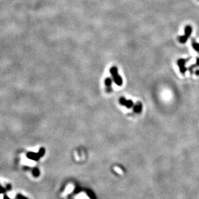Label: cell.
I'll use <instances>...</instances> for the list:
<instances>
[{
  "label": "cell",
  "instance_id": "obj_5",
  "mask_svg": "<svg viewBox=\"0 0 199 199\" xmlns=\"http://www.w3.org/2000/svg\"><path fill=\"white\" fill-rule=\"evenodd\" d=\"M192 33V28L189 25H187L184 28V35L189 37Z\"/></svg>",
  "mask_w": 199,
  "mask_h": 199
},
{
  "label": "cell",
  "instance_id": "obj_6",
  "mask_svg": "<svg viewBox=\"0 0 199 199\" xmlns=\"http://www.w3.org/2000/svg\"><path fill=\"white\" fill-rule=\"evenodd\" d=\"M27 156H28V158H30V159H32V160H37V159L40 157L38 153H37V154H35V153H28Z\"/></svg>",
  "mask_w": 199,
  "mask_h": 199
},
{
  "label": "cell",
  "instance_id": "obj_13",
  "mask_svg": "<svg viewBox=\"0 0 199 199\" xmlns=\"http://www.w3.org/2000/svg\"><path fill=\"white\" fill-rule=\"evenodd\" d=\"M5 191V189L4 188H3L1 186H0V193H3L4 191Z\"/></svg>",
  "mask_w": 199,
  "mask_h": 199
},
{
  "label": "cell",
  "instance_id": "obj_12",
  "mask_svg": "<svg viewBox=\"0 0 199 199\" xmlns=\"http://www.w3.org/2000/svg\"><path fill=\"white\" fill-rule=\"evenodd\" d=\"M38 154H39V156H42L43 155H44V149H43V148H41V149H40V150H39V153H38Z\"/></svg>",
  "mask_w": 199,
  "mask_h": 199
},
{
  "label": "cell",
  "instance_id": "obj_8",
  "mask_svg": "<svg viewBox=\"0 0 199 199\" xmlns=\"http://www.w3.org/2000/svg\"><path fill=\"white\" fill-rule=\"evenodd\" d=\"M124 106H125L126 108H128V109L131 108V107H132L133 106V103L132 100H126Z\"/></svg>",
  "mask_w": 199,
  "mask_h": 199
},
{
  "label": "cell",
  "instance_id": "obj_7",
  "mask_svg": "<svg viewBox=\"0 0 199 199\" xmlns=\"http://www.w3.org/2000/svg\"><path fill=\"white\" fill-rule=\"evenodd\" d=\"M188 39V37L185 35L181 36H180L178 37V40H179L180 43H186Z\"/></svg>",
  "mask_w": 199,
  "mask_h": 199
},
{
  "label": "cell",
  "instance_id": "obj_14",
  "mask_svg": "<svg viewBox=\"0 0 199 199\" xmlns=\"http://www.w3.org/2000/svg\"><path fill=\"white\" fill-rule=\"evenodd\" d=\"M18 199H27V198L24 197H23V196H21V195H18Z\"/></svg>",
  "mask_w": 199,
  "mask_h": 199
},
{
  "label": "cell",
  "instance_id": "obj_17",
  "mask_svg": "<svg viewBox=\"0 0 199 199\" xmlns=\"http://www.w3.org/2000/svg\"><path fill=\"white\" fill-rule=\"evenodd\" d=\"M4 199H9L8 198V197H7V196H5V197H4Z\"/></svg>",
  "mask_w": 199,
  "mask_h": 199
},
{
  "label": "cell",
  "instance_id": "obj_10",
  "mask_svg": "<svg viewBox=\"0 0 199 199\" xmlns=\"http://www.w3.org/2000/svg\"><path fill=\"white\" fill-rule=\"evenodd\" d=\"M126 100H127L126 99V98H124V97H121V98H120V100H119V102L122 105H124V106Z\"/></svg>",
  "mask_w": 199,
  "mask_h": 199
},
{
  "label": "cell",
  "instance_id": "obj_11",
  "mask_svg": "<svg viewBox=\"0 0 199 199\" xmlns=\"http://www.w3.org/2000/svg\"><path fill=\"white\" fill-rule=\"evenodd\" d=\"M33 175H34L35 176H38L39 175V170H38L37 169H33Z\"/></svg>",
  "mask_w": 199,
  "mask_h": 199
},
{
  "label": "cell",
  "instance_id": "obj_16",
  "mask_svg": "<svg viewBox=\"0 0 199 199\" xmlns=\"http://www.w3.org/2000/svg\"><path fill=\"white\" fill-rule=\"evenodd\" d=\"M197 64L198 65H199V58H197Z\"/></svg>",
  "mask_w": 199,
  "mask_h": 199
},
{
  "label": "cell",
  "instance_id": "obj_2",
  "mask_svg": "<svg viewBox=\"0 0 199 199\" xmlns=\"http://www.w3.org/2000/svg\"><path fill=\"white\" fill-rule=\"evenodd\" d=\"M177 64H178V67H179L180 71L183 74L185 73L186 71V68L185 66L186 61L184 59H179L177 62Z\"/></svg>",
  "mask_w": 199,
  "mask_h": 199
},
{
  "label": "cell",
  "instance_id": "obj_1",
  "mask_svg": "<svg viewBox=\"0 0 199 199\" xmlns=\"http://www.w3.org/2000/svg\"><path fill=\"white\" fill-rule=\"evenodd\" d=\"M110 73L113 77V80L116 85L121 86L122 85V79L121 76L118 74V69L116 67H112L110 69Z\"/></svg>",
  "mask_w": 199,
  "mask_h": 199
},
{
  "label": "cell",
  "instance_id": "obj_4",
  "mask_svg": "<svg viewBox=\"0 0 199 199\" xmlns=\"http://www.w3.org/2000/svg\"><path fill=\"white\" fill-rule=\"evenodd\" d=\"M133 111L136 113H140L143 109V105L141 102H137L135 105L133 106Z\"/></svg>",
  "mask_w": 199,
  "mask_h": 199
},
{
  "label": "cell",
  "instance_id": "obj_3",
  "mask_svg": "<svg viewBox=\"0 0 199 199\" xmlns=\"http://www.w3.org/2000/svg\"><path fill=\"white\" fill-rule=\"evenodd\" d=\"M111 84H112V80L110 78H107L105 80V85L106 86L107 92H111Z\"/></svg>",
  "mask_w": 199,
  "mask_h": 199
},
{
  "label": "cell",
  "instance_id": "obj_15",
  "mask_svg": "<svg viewBox=\"0 0 199 199\" xmlns=\"http://www.w3.org/2000/svg\"><path fill=\"white\" fill-rule=\"evenodd\" d=\"M195 74H196V75H197V76H199V70H198V71H197L195 72Z\"/></svg>",
  "mask_w": 199,
  "mask_h": 199
},
{
  "label": "cell",
  "instance_id": "obj_9",
  "mask_svg": "<svg viewBox=\"0 0 199 199\" xmlns=\"http://www.w3.org/2000/svg\"><path fill=\"white\" fill-rule=\"evenodd\" d=\"M192 46L195 50L199 52V43H197L196 42H193L192 43Z\"/></svg>",
  "mask_w": 199,
  "mask_h": 199
}]
</instances>
